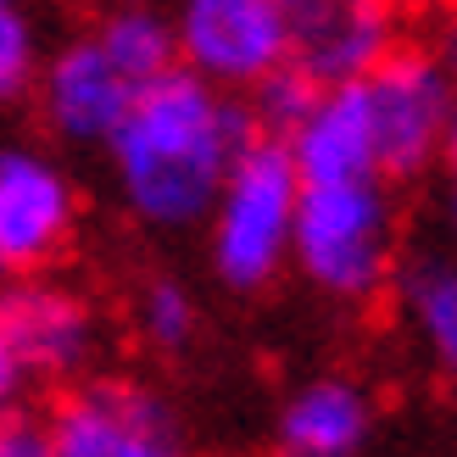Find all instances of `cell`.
Wrapping results in <instances>:
<instances>
[{
    "mask_svg": "<svg viewBox=\"0 0 457 457\" xmlns=\"http://www.w3.org/2000/svg\"><path fill=\"white\" fill-rule=\"evenodd\" d=\"M251 134L257 118L245 96L207 84L190 67H173L134 96L123 123L101 145L112 201L151 235L201 228Z\"/></svg>",
    "mask_w": 457,
    "mask_h": 457,
    "instance_id": "1",
    "label": "cell"
},
{
    "mask_svg": "<svg viewBox=\"0 0 457 457\" xmlns=\"http://www.w3.org/2000/svg\"><path fill=\"white\" fill-rule=\"evenodd\" d=\"M290 268L340 307H369L391 295L402 268V212L385 173L302 179Z\"/></svg>",
    "mask_w": 457,
    "mask_h": 457,
    "instance_id": "2",
    "label": "cell"
},
{
    "mask_svg": "<svg viewBox=\"0 0 457 457\" xmlns=\"http://www.w3.org/2000/svg\"><path fill=\"white\" fill-rule=\"evenodd\" d=\"M295 201H302V173L279 134H251V145L235 156L223 190L207 212V262L223 290L262 295L279 285L295 245Z\"/></svg>",
    "mask_w": 457,
    "mask_h": 457,
    "instance_id": "3",
    "label": "cell"
},
{
    "mask_svg": "<svg viewBox=\"0 0 457 457\" xmlns=\"http://www.w3.org/2000/svg\"><path fill=\"white\" fill-rule=\"evenodd\" d=\"M369 106L379 173L391 185H413L429 168L446 162V129L457 112V73L446 67L441 45L402 39L391 56H379L357 79Z\"/></svg>",
    "mask_w": 457,
    "mask_h": 457,
    "instance_id": "4",
    "label": "cell"
},
{
    "mask_svg": "<svg viewBox=\"0 0 457 457\" xmlns=\"http://www.w3.org/2000/svg\"><path fill=\"white\" fill-rule=\"evenodd\" d=\"M51 457H179L185 419L162 385L140 374H84L45 407Z\"/></svg>",
    "mask_w": 457,
    "mask_h": 457,
    "instance_id": "5",
    "label": "cell"
},
{
    "mask_svg": "<svg viewBox=\"0 0 457 457\" xmlns=\"http://www.w3.org/2000/svg\"><path fill=\"white\" fill-rule=\"evenodd\" d=\"M0 318L17 340V357L34 385L62 391L84 374L101 369L112 346V318L89 290L56 279V268L45 273H17L0 285Z\"/></svg>",
    "mask_w": 457,
    "mask_h": 457,
    "instance_id": "6",
    "label": "cell"
},
{
    "mask_svg": "<svg viewBox=\"0 0 457 457\" xmlns=\"http://www.w3.org/2000/svg\"><path fill=\"white\" fill-rule=\"evenodd\" d=\"M84 190L56 151L0 145V279L56 268L79 240Z\"/></svg>",
    "mask_w": 457,
    "mask_h": 457,
    "instance_id": "7",
    "label": "cell"
},
{
    "mask_svg": "<svg viewBox=\"0 0 457 457\" xmlns=\"http://www.w3.org/2000/svg\"><path fill=\"white\" fill-rule=\"evenodd\" d=\"M168 17L179 34V67L235 96H251L290 62L285 0H168Z\"/></svg>",
    "mask_w": 457,
    "mask_h": 457,
    "instance_id": "8",
    "label": "cell"
},
{
    "mask_svg": "<svg viewBox=\"0 0 457 457\" xmlns=\"http://www.w3.org/2000/svg\"><path fill=\"white\" fill-rule=\"evenodd\" d=\"M140 89L145 84H134V73L106 51L96 29H79L45 56L34 79V112L56 145L101 151Z\"/></svg>",
    "mask_w": 457,
    "mask_h": 457,
    "instance_id": "9",
    "label": "cell"
},
{
    "mask_svg": "<svg viewBox=\"0 0 457 457\" xmlns=\"http://www.w3.org/2000/svg\"><path fill=\"white\" fill-rule=\"evenodd\" d=\"M290 67L312 84L362 79L402 45V0H285Z\"/></svg>",
    "mask_w": 457,
    "mask_h": 457,
    "instance_id": "10",
    "label": "cell"
},
{
    "mask_svg": "<svg viewBox=\"0 0 457 457\" xmlns=\"http://www.w3.org/2000/svg\"><path fill=\"white\" fill-rule=\"evenodd\" d=\"M273 441L285 457H357L374 441V396L346 374H318L279 402Z\"/></svg>",
    "mask_w": 457,
    "mask_h": 457,
    "instance_id": "11",
    "label": "cell"
},
{
    "mask_svg": "<svg viewBox=\"0 0 457 457\" xmlns=\"http://www.w3.org/2000/svg\"><path fill=\"white\" fill-rule=\"evenodd\" d=\"M396 318L424 369L436 374L446 391H457V251H424V257L396 268L391 285Z\"/></svg>",
    "mask_w": 457,
    "mask_h": 457,
    "instance_id": "12",
    "label": "cell"
},
{
    "mask_svg": "<svg viewBox=\"0 0 457 457\" xmlns=\"http://www.w3.org/2000/svg\"><path fill=\"white\" fill-rule=\"evenodd\" d=\"M89 29L134 73V84H156L162 73L179 67V34H173L168 6H151V0H106L89 17Z\"/></svg>",
    "mask_w": 457,
    "mask_h": 457,
    "instance_id": "13",
    "label": "cell"
},
{
    "mask_svg": "<svg viewBox=\"0 0 457 457\" xmlns=\"http://www.w3.org/2000/svg\"><path fill=\"white\" fill-rule=\"evenodd\" d=\"M129 329L151 357H185L201 335V302L185 279L173 273H151L129 295Z\"/></svg>",
    "mask_w": 457,
    "mask_h": 457,
    "instance_id": "14",
    "label": "cell"
},
{
    "mask_svg": "<svg viewBox=\"0 0 457 457\" xmlns=\"http://www.w3.org/2000/svg\"><path fill=\"white\" fill-rule=\"evenodd\" d=\"M45 67L39 22L22 0H0V101H29Z\"/></svg>",
    "mask_w": 457,
    "mask_h": 457,
    "instance_id": "15",
    "label": "cell"
},
{
    "mask_svg": "<svg viewBox=\"0 0 457 457\" xmlns=\"http://www.w3.org/2000/svg\"><path fill=\"white\" fill-rule=\"evenodd\" d=\"M0 457H51V424L34 407L0 413Z\"/></svg>",
    "mask_w": 457,
    "mask_h": 457,
    "instance_id": "16",
    "label": "cell"
},
{
    "mask_svg": "<svg viewBox=\"0 0 457 457\" xmlns=\"http://www.w3.org/2000/svg\"><path fill=\"white\" fill-rule=\"evenodd\" d=\"M29 391H34V379H29V369H22V357H17V340L6 329V318H0V413L29 407Z\"/></svg>",
    "mask_w": 457,
    "mask_h": 457,
    "instance_id": "17",
    "label": "cell"
},
{
    "mask_svg": "<svg viewBox=\"0 0 457 457\" xmlns=\"http://www.w3.org/2000/svg\"><path fill=\"white\" fill-rule=\"evenodd\" d=\"M446 201H441V223H446V245L457 251V168H446Z\"/></svg>",
    "mask_w": 457,
    "mask_h": 457,
    "instance_id": "18",
    "label": "cell"
},
{
    "mask_svg": "<svg viewBox=\"0 0 457 457\" xmlns=\"http://www.w3.org/2000/svg\"><path fill=\"white\" fill-rule=\"evenodd\" d=\"M441 56H446V67L457 73V6H452L446 22H441Z\"/></svg>",
    "mask_w": 457,
    "mask_h": 457,
    "instance_id": "19",
    "label": "cell"
},
{
    "mask_svg": "<svg viewBox=\"0 0 457 457\" xmlns=\"http://www.w3.org/2000/svg\"><path fill=\"white\" fill-rule=\"evenodd\" d=\"M446 168H457V112H452V129H446Z\"/></svg>",
    "mask_w": 457,
    "mask_h": 457,
    "instance_id": "20",
    "label": "cell"
},
{
    "mask_svg": "<svg viewBox=\"0 0 457 457\" xmlns=\"http://www.w3.org/2000/svg\"><path fill=\"white\" fill-rule=\"evenodd\" d=\"M402 6H407V0H402Z\"/></svg>",
    "mask_w": 457,
    "mask_h": 457,
    "instance_id": "21",
    "label": "cell"
}]
</instances>
